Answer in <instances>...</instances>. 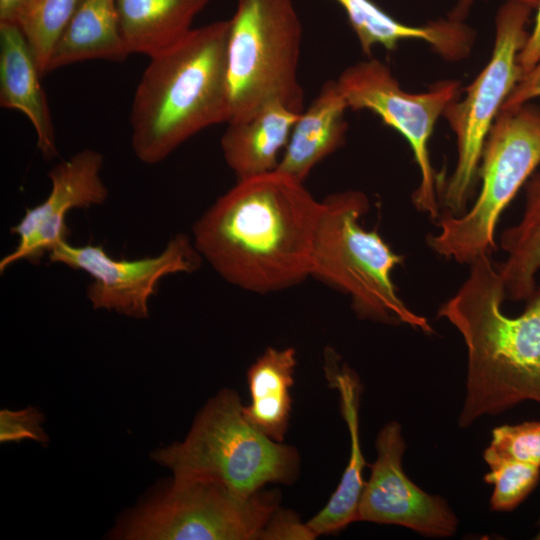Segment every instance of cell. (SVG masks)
<instances>
[{"mask_svg": "<svg viewBox=\"0 0 540 540\" xmlns=\"http://www.w3.org/2000/svg\"><path fill=\"white\" fill-rule=\"evenodd\" d=\"M321 211L302 181L275 170L237 180L194 223L193 243L230 284L277 292L310 277Z\"/></svg>", "mask_w": 540, "mask_h": 540, "instance_id": "6da1fadb", "label": "cell"}, {"mask_svg": "<svg viewBox=\"0 0 540 540\" xmlns=\"http://www.w3.org/2000/svg\"><path fill=\"white\" fill-rule=\"evenodd\" d=\"M469 265L467 279L437 313L460 332L467 348L461 428L524 401L540 404V286L523 312L510 317L502 310L505 290L491 255Z\"/></svg>", "mask_w": 540, "mask_h": 540, "instance_id": "7a4b0ae2", "label": "cell"}, {"mask_svg": "<svg viewBox=\"0 0 540 540\" xmlns=\"http://www.w3.org/2000/svg\"><path fill=\"white\" fill-rule=\"evenodd\" d=\"M229 27L230 19L193 28L150 57L130 113L131 145L141 162L157 164L200 131L229 122Z\"/></svg>", "mask_w": 540, "mask_h": 540, "instance_id": "3957f363", "label": "cell"}, {"mask_svg": "<svg viewBox=\"0 0 540 540\" xmlns=\"http://www.w3.org/2000/svg\"><path fill=\"white\" fill-rule=\"evenodd\" d=\"M368 197L346 190L322 200L310 266V277L346 294L359 319L401 325L427 334V319L400 298L392 279L404 256L393 251L376 230L362 227L369 210Z\"/></svg>", "mask_w": 540, "mask_h": 540, "instance_id": "277c9868", "label": "cell"}, {"mask_svg": "<svg viewBox=\"0 0 540 540\" xmlns=\"http://www.w3.org/2000/svg\"><path fill=\"white\" fill-rule=\"evenodd\" d=\"M152 458L175 478L212 481L243 497L269 483H293L300 466L294 447L272 440L246 420L231 389L205 404L183 441L155 450Z\"/></svg>", "mask_w": 540, "mask_h": 540, "instance_id": "5b68a950", "label": "cell"}, {"mask_svg": "<svg viewBox=\"0 0 540 540\" xmlns=\"http://www.w3.org/2000/svg\"><path fill=\"white\" fill-rule=\"evenodd\" d=\"M301 40L294 0H237L227 42L229 122L245 121L272 102L303 112Z\"/></svg>", "mask_w": 540, "mask_h": 540, "instance_id": "8992f818", "label": "cell"}, {"mask_svg": "<svg viewBox=\"0 0 540 540\" xmlns=\"http://www.w3.org/2000/svg\"><path fill=\"white\" fill-rule=\"evenodd\" d=\"M539 165L540 108L525 103L501 109L483 146L479 196L468 212L440 216V230L428 237V246L461 264L491 255L501 214Z\"/></svg>", "mask_w": 540, "mask_h": 540, "instance_id": "52a82bcc", "label": "cell"}, {"mask_svg": "<svg viewBox=\"0 0 540 540\" xmlns=\"http://www.w3.org/2000/svg\"><path fill=\"white\" fill-rule=\"evenodd\" d=\"M276 491L243 497L205 480L170 485L123 517L112 537L124 540H254L279 508Z\"/></svg>", "mask_w": 540, "mask_h": 540, "instance_id": "ba28073f", "label": "cell"}, {"mask_svg": "<svg viewBox=\"0 0 540 540\" xmlns=\"http://www.w3.org/2000/svg\"><path fill=\"white\" fill-rule=\"evenodd\" d=\"M536 6L525 0H508L501 6L488 64L466 88L463 100H453L442 114L456 136L457 146L454 171L441 193L445 214L465 213L474 195L485 140L503 103L523 75L518 57L528 38L526 25Z\"/></svg>", "mask_w": 540, "mask_h": 540, "instance_id": "9c48e42d", "label": "cell"}, {"mask_svg": "<svg viewBox=\"0 0 540 540\" xmlns=\"http://www.w3.org/2000/svg\"><path fill=\"white\" fill-rule=\"evenodd\" d=\"M337 82L348 108L372 111L407 140L420 171V183L412 195L413 204L419 211L438 219L440 203L428 143L437 119L457 99L459 82L448 80L427 92L409 93L377 59L349 66Z\"/></svg>", "mask_w": 540, "mask_h": 540, "instance_id": "30bf717a", "label": "cell"}, {"mask_svg": "<svg viewBox=\"0 0 540 540\" xmlns=\"http://www.w3.org/2000/svg\"><path fill=\"white\" fill-rule=\"evenodd\" d=\"M48 257L52 263L86 272L93 279L86 296L94 309L135 319L149 317V301L164 277L193 273L203 260L193 240L184 233L175 235L161 253L152 257L114 259L102 245L74 246L68 240L58 243Z\"/></svg>", "mask_w": 540, "mask_h": 540, "instance_id": "8fae6325", "label": "cell"}, {"mask_svg": "<svg viewBox=\"0 0 540 540\" xmlns=\"http://www.w3.org/2000/svg\"><path fill=\"white\" fill-rule=\"evenodd\" d=\"M375 446L377 457L360 497L358 521L399 525L428 537L452 536L458 519L448 502L422 490L403 470L406 443L400 424L384 425Z\"/></svg>", "mask_w": 540, "mask_h": 540, "instance_id": "7c38bea8", "label": "cell"}, {"mask_svg": "<svg viewBox=\"0 0 540 540\" xmlns=\"http://www.w3.org/2000/svg\"><path fill=\"white\" fill-rule=\"evenodd\" d=\"M103 162L99 151L86 148L49 171L51 190L46 199L26 208L21 220L10 228L11 234L18 236V243L1 259V273L20 260L38 264L58 243L67 240L68 212L101 205L107 200L109 191L100 175Z\"/></svg>", "mask_w": 540, "mask_h": 540, "instance_id": "4fadbf2b", "label": "cell"}, {"mask_svg": "<svg viewBox=\"0 0 540 540\" xmlns=\"http://www.w3.org/2000/svg\"><path fill=\"white\" fill-rule=\"evenodd\" d=\"M324 370L329 384L339 391L341 412L348 426L351 448L348 464L337 489L324 508L307 522L317 537L336 533L358 521L359 501L365 485L362 474L366 466L359 437V378L346 364H340V357L332 348L324 352Z\"/></svg>", "mask_w": 540, "mask_h": 540, "instance_id": "5bb4252c", "label": "cell"}, {"mask_svg": "<svg viewBox=\"0 0 540 540\" xmlns=\"http://www.w3.org/2000/svg\"><path fill=\"white\" fill-rule=\"evenodd\" d=\"M36 58L15 24L0 23V105L24 114L45 159L57 156L55 129Z\"/></svg>", "mask_w": 540, "mask_h": 540, "instance_id": "9a60e30c", "label": "cell"}, {"mask_svg": "<svg viewBox=\"0 0 540 540\" xmlns=\"http://www.w3.org/2000/svg\"><path fill=\"white\" fill-rule=\"evenodd\" d=\"M346 109L337 80L326 81L299 115L276 170L304 182L319 162L343 145Z\"/></svg>", "mask_w": 540, "mask_h": 540, "instance_id": "2e32d148", "label": "cell"}, {"mask_svg": "<svg viewBox=\"0 0 540 540\" xmlns=\"http://www.w3.org/2000/svg\"><path fill=\"white\" fill-rule=\"evenodd\" d=\"M345 11L364 54L383 46L394 50L400 41L415 39L430 44L440 55L457 60L471 48V30L456 19L439 20L424 26L403 24L371 0H334Z\"/></svg>", "mask_w": 540, "mask_h": 540, "instance_id": "e0dca14e", "label": "cell"}, {"mask_svg": "<svg viewBox=\"0 0 540 540\" xmlns=\"http://www.w3.org/2000/svg\"><path fill=\"white\" fill-rule=\"evenodd\" d=\"M300 114L282 103L272 102L251 118L229 122L221 137V149L228 167L242 180L277 169Z\"/></svg>", "mask_w": 540, "mask_h": 540, "instance_id": "ac0fdd59", "label": "cell"}, {"mask_svg": "<svg viewBox=\"0 0 540 540\" xmlns=\"http://www.w3.org/2000/svg\"><path fill=\"white\" fill-rule=\"evenodd\" d=\"M129 55L119 27L116 0H78L52 51L48 73L88 60L122 62Z\"/></svg>", "mask_w": 540, "mask_h": 540, "instance_id": "d6986e66", "label": "cell"}, {"mask_svg": "<svg viewBox=\"0 0 540 540\" xmlns=\"http://www.w3.org/2000/svg\"><path fill=\"white\" fill-rule=\"evenodd\" d=\"M210 0H116L119 27L130 54L152 57L178 43Z\"/></svg>", "mask_w": 540, "mask_h": 540, "instance_id": "ffe728a7", "label": "cell"}, {"mask_svg": "<svg viewBox=\"0 0 540 540\" xmlns=\"http://www.w3.org/2000/svg\"><path fill=\"white\" fill-rule=\"evenodd\" d=\"M297 364L293 347H268L249 367L247 381L250 404L243 406L246 420L258 431L277 442L286 435Z\"/></svg>", "mask_w": 540, "mask_h": 540, "instance_id": "44dd1931", "label": "cell"}, {"mask_svg": "<svg viewBox=\"0 0 540 540\" xmlns=\"http://www.w3.org/2000/svg\"><path fill=\"white\" fill-rule=\"evenodd\" d=\"M524 187L522 217L500 236V247L507 257L497 267L505 297L512 301H526L532 295L540 271V170L532 174Z\"/></svg>", "mask_w": 540, "mask_h": 540, "instance_id": "7402d4cb", "label": "cell"}, {"mask_svg": "<svg viewBox=\"0 0 540 540\" xmlns=\"http://www.w3.org/2000/svg\"><path fill=\"white\" fill-rule=\"evenodd\" d=\"M78 0H28L17 26L36 58L42 76L48 73L52 51Z\"/></svg>", "mask_w": 540, "mask_h": 540, "instance_id": "603a6c76", "label": "cell"}, {"mask_svg": "<svg viewBox=\"0 0 540 540\" xmlns=\"http://www.w3.org/2000/svg\"><path fill=\"white\" fill-rule=\"evenodd\" d=\"M483 458L490 468L484 481L494 486L490 499L494 511L515 509L539 482V466L503 458L487 449Z\"/></svg>", "mask_w": 540, "mask_h": 540, "instance_id": "cb8c5ba5", "label": "cell"}, {"mask_svg": "<svg viewBox=\"0 0 540 540\" xmlns=\"http://www.w3.org/2000/svg\"><path fill=\"white\" fill-rule=\"evenodd\" d=\"M486 449L497 456L540 467V421L494 428Z\"/></svg>", "mask_w": 540, "mask_h": 540, "instance_id": "d4e9b609", "label": "cell"}, {"mask_svg": "<svg viewBox=\"0 0 540 540\" xmlns=\"http://www.w3.org/2000/svg\"><path fill=\"white\" fill-rule=\"evenodd\" d=\"M43 415L35 408L29 407L20 411L4 409L0 413L1 442H16L32 439L37 442H48L41 424Z\"/></svg>", "mask_w": 540, "mask_h": 540, "instance_id": "484cf974", "label": "cell"}, {"mask_svg": "<svg viewBox=\"0 0 540 540\" xmlns=\"http://www.w3.org/2000/svg\"><path fill=\"white\" fill-rule=\"evenodd\" d=\"M317 536L307 523H302L292 511L278 508L261 533V540L301 539L312 540Z\"/></svg>", "mask_w": 540, "mask_h": 540, "instance_id": "4316f807", "label": "cell"}, {"mask_svg": "<svg viewBox=\"0 0 540 540\" xmlns=\"http://www.w3.org/2000/svg\"><path fill=\"white\" fill-rule=\"evenodd\" d=\"M537 97H540V61L521 77L501 109L516 107Z\"/></svg>", "mask_w": 540, "mask_h": 540, "instance_id": "83f0119b", "label": "cell"}, {"mask_svg": "<svg viewBox=\"0 0 540 540\" xmlns=\"http://www.w3.org/2000/svg\"><path fill=\"white\" fill-rule=\"evenodd\" d=\"M540 61V0L537 5V15L532 32L521 50L518 62L523 75Z\"/></svg>", "mask_w": 540, "mask_h": 540, "instance_id": "f1b7e54d", "label": "cell"}, {"mask_svg": "<svg viewBox=\"0 0 540 540\" xmlns=\"http://www.w3.org/2000/svg\"><path fill=\"white\" fill-rule=\"evenodd\" d=\"M28 0H0V23L17 25Z\"/></svg>", "mask_w": 540, "mask_h": 540, "instance_id": "f546056e", "label": "cell"}, {"mask_svg": "<svg viewBox=\"0 0 540 540\" xmlns=\"http://www.w3.org/2000/svg\"><path fill=\"white\" fill-rule=\"evenodd\" d=\"M535 539L536 540H540V517H539V520H538V532L535 536Z\"/></svg>", "mask_w": 540, "mask_h": 540, "instance_id": "4dcf8cb0", "label": "cell"}, {"mask_svg": "<svg viewBox=\"0 0 540 540\" xmlns=\"http://www.w3.org/2000/svg\"><path fill=\"white\" fill-rule=\"evenodd\" d=\"M525 1H529V2L534 3V4L537 5L539 0H525Z\"/></svg>", "mask_w": 540, "mask_h": 540, "instance_id": "1f68e13d", "label": "cell"}]
</instances>
